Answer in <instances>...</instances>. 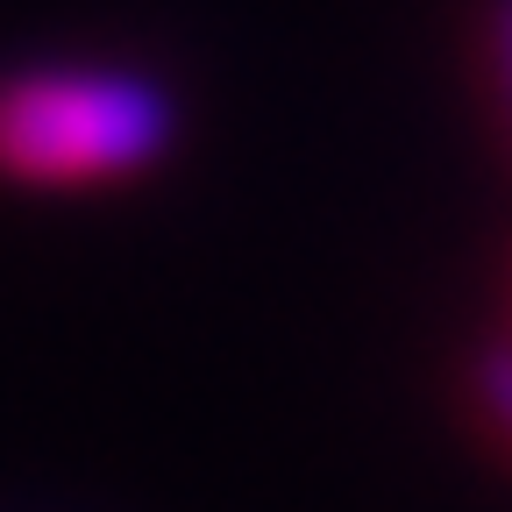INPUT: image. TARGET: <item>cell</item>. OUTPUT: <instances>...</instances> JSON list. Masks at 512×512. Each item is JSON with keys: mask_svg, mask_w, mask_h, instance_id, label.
<instances>
[{"mask_svg": "<svg viewBox=\"0 0 512 512\" xmlns=\"http://www.w3.org/2000/svg\"><path fill=\"white\" fill-rule=\"evenodd\" d=\"M171 100L143 72L43 64L0 79V171L22 185H100L164 157Z\"/></svg>", "mask_w": 512, "mask_h": 512, "instance_id": "cell-1", "label": "cell"}, {"mask_svg": "<svg viewBox=\"0 0 512 512\" xmlns=\"http://www.w3.org/2000/svg\"><path fill=\"white\" fill-rule=\"evenodd\" d=\"M477 399H484V413L498 420V434L512 441V349H491V356L477 363Z\"/></svg>", "mask_w": 512, "mask_h": 512, "instance_id": "cell-2", "label": "cell"}, {"mask_svg": "<svg viewBox=\"0 0 512 512\" xmlns=\"http://www.w3.org/2000/svg\"><path fill=\"white\" fill-rule=\"evenodd\" d=\"M491 64H498V93H505V121H512V0L491 8Z\"/></svg>", "mask_w": 512, "mask_h": 512, "instance_id": "cell-3", "label": "cell"}]
</instances>
